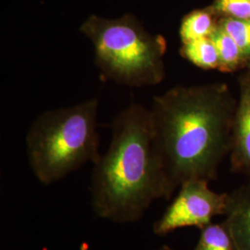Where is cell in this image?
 Instances as JSON below:
<instances>
[{"mask_svg": "<svg viewBox=\"0 0 250 250\" xmlns=\"http://www.w3.org/2000/svg\"><path fill=\"white\" fill-rule=\"evenodd\" d=\"M248 67H249V70H250V62H249V65H248Z\"/></svg>", "mask_w": 250, "mask_h": 250, "instance_id": "9a60e30c", "label": "cell"}, {"mask_svg": "<svg viewBox=\"0 0 250 250\" xmlns=\"http://www.w3.org/2000/svg\"><path fill=\"white\" fill-rule=\"evenodd\" d=\"M199 230V237L193 250H237L232 234L224 221L212 222Z\"/></svg>", "mask_w": 250, "mask_h": 250, "instance_id": "8fae6325", "label": "cell"}, {"mask_svg": "<svg viewBox=\"0 0 250 250\" xmlns=\"http://www.w3.org/2000/svg\"><path fill=\"white\" fill-rule=\"evenodd\" d=\"M208 8L219 17L250 21V0H214Z\"/></svg>", "mask_w": 250, "mask_h": 250, "instance_id": "4fadbf2b", "label": "cell"}, {"mask_svg": "<svg viewBox=\"0 0 250 250\" xmlns=\"http://www.w3.org/2000/svg\"><path fill=\"white\" fill-rule=\"evenodd\" d=\"M180 54L189 62L203 70H219L220 60L211 38L182 43Z\"/></svg>", "mask_w": 250, "mask_h": 250, "instance_id": "30bf717a", "label": "cell"}, {"mask_svg": "<svg viewBox=\"0 0 250 250\" xmlns=\"http://www.w3.org/2000/svg\"><path fill=\"white\" fill-rule=\"evenodd\" d=\"M210 38L213 41L219 55L220 72H236L249 65L250 60L243 53L236 43L219 25Z\"/></svg>", "mask_w": 250, "mask_h": 250, "instance_id": "9c48e42d", "label": "cell"}, {"mask_svg": "<svg viewBox=\"0 0 250 250\" xmlns=\"http://www.w3.org/2000/svg\"><path fill=\"white\" fill-rule=\"evenodd\" d=\"M219 27L232 38L250 60V21L220 17Z\"/></svg>", "mask_w": 250, "mask_h": 250, "instance_id": "7c38bea8", "label": "cell"}, {"mask_svg": "<svg viewBox=\"0 0 250 250\" xmlns=\"http://www.w3.org/2000/svg\"><path fill=\"white\" fill-rule=\"evenodd\" d=\"M205 180H189L178 188V193L161 218L153 224V232L165 236L181 228H202L217 216H224L228 193H218Z\"/></svg>", "mask_w": 250, "mask_h": 250, "instance_id": "5b68a950", "label": "cell"}, {"mask_svg": "<svg viewBox=\"0 0 250 250\" xmlns=\"http://www.w3.org/2000/svg\"><path fill=\"white\" fill-rule=\"evenodd\" d=\"M80 31L94 46L96 64L107 79L136 87L164 80L167 42L161 35L147 32L133 15L119 19L92 15Z\"/></svg>", "mask_w": 250, "mask_h": 250, "instance_id": "277c9868", "label": "cell"}, {"mask_svg": "<svg viewBox=\"0 0 250 250\" xmlns=\"http://www.w3.org/2000/svg\"><path fill=\"white\" fill-rule=\"evenodd\" d=\"M99 100L47 110L26 134L27 157L36 179L49 186L100 157Z\"/></svg>", "mask_w": 250, "mask_h": 250, "instance_id": "3957f363", "label": "cell"}, {"mask_svg": "<svg viewBox=\"0 0 250 250\" xmlns=\"http://www.w3.org/2000/svg\"><path fill=\"white\" fill-rule=\"evenodd\" d=\"M172 250L171 248H170L169 246H162L161 248H158V249H156V250Z\"/></svg>", "mask_w": 250, "mask_h": 250, "instance_id": "5bb4252c", "label": "cell"}, {"mask_svg": "<svg viewBox=\"0 0 250 250\" xmlns=\"http://www.w3.org/2000/svg\"><path fill=\"white\" fill-rule=\"evenodd\" d=\"M229 156L232 171L250 181V70L238 77V98Z\"/></svg>", "mask_w": 250, "mask_h": 250, "instance_id": "8992f818", "label": "cell"}, {"mask_svg": "<svg viewBox=\"0 0 250 250\" xmlns=\"http://www.w3.org/2000/svg\"><path fill=\"white\" fill-rule=\"evenodd\" d=\"M237 99L225 83L175 86L153 99L155 151L170 188L217 178L231 147Z\"/></svg>", "mask_w": 250, "mask_h": 250, "instance_id": "6da1fadb", "label": "cell"}, {"mask_svg": "<svg viewBox=\"0 0 250 250\" xmlns=\"http://www.w3.org/2000/svg\"><path fill=\"white\" fill-rule=\"evenodd\" d=\"M219 19L208 7L191 11L181 22L179 35L182 43L210 38L218 28Z\"/></svg>", "mask_w": 250, "mask_h": 250, "instance_id": "ba28073f", "label": "cell"}, {"mask_svg": "<svg viewBox=\"0 0 250 250\" xmlns=\"http://www.w3.org/2000/svg\"><path fill=\"white\" fill-rule=\"evenodd\" d=\"M224 222L237 250H250V181L228 193Z\"/></svg>", "mask_w": 250, "mask_h": 250, "instance_id": "52a82bcc", "label": "cell"}, {"mask_svg": "<svg viewBox=\"0 0 250 250\" xmlns=\"http://www.w3.org/2000/svg\"><path fill=\"white\" fill-rule=\"evenodd\" d=\"M110 128L109 146L94 163L91 206L99 218L132 224L156 200L170 199L174 192L155 151L149 108L132 103Z\"/></svg>", "mask_w": 250, "mask_h": 250, "instance_id": "7a4b0ae2", "label": "cell"}]
</instances>
